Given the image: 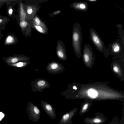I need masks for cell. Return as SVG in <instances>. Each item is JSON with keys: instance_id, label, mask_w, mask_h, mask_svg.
<instances>
[{"instance_id": "cell-1", "label": "cell", "mask_w": 124, "mask_h": 124, "mask_svg": "<svg viewBox=\"0 0 124 124\" xmlns=\"http://www.w3.org/2000/svg\"><path fill=\"white\" fill-rule=\"evenodd\" d=\"M77 89H72L69 98L93 101L119 100L124 101V93L114 90L106 84L94 83L76 84Z\"/></svg>"}, {"instance_id": "cell-2", "label": "cell", "mask_w": 124, "mask_h": 124, "mask_svg": "<svg viewBox=\"0 0 124 124\" xmlns=\"http://www.w3.org/2000/svg\"><path fill=\"white\" fill-rule=\"evenodd\" d=\"M82 39L81 27L79 23H76L72 32V45L75 54L79 58L81 57V55Z\"/></svg>"}, {"instance_id": "cell-3", "label": "cell", "mask_w": 124, "mask_h": 124, "mask_svg": "<svg viewBox=\"0 0 124 124\" xmlns=\"http://www.w3.org/2000/svg\"><path fill=\"white\" fill-rule=\"evenodd\" d=\"M89 32L90 39L96 49L101 52L105 53L108 52L103 41L93 28L90 29Z\"/></svg>"}, {"instance_id": "cell-4", "label": "cell", "mask_w": 124, "mask_h": 124, "mask_svg": "<svg viewBox=\"0 0 124 124\" xmlns=\"http://www.w3.org/2000/svg\"><path fill=\"white\" fill-rule=\"evenodd\" d=\"M83 57L86 66L90 68L93 65L94 57L92 47L89 45L85 44L84 46Z\"/></svg>"}, {"instance_id": "cell-5", "label": "cell", "mask_w": 124, "mask_h": 124, "mask_svg": "<svg viewBox=\"0 0 124 124\" xmlns=\"http://www.w3.org/2000/svg\"><path fill=\"white\" fill-rule=\"evenodd\" d=\"M26 111L29 119L34 122H37L40 118V110L32 101L28 103Z\"/></svg>"}, {"instance_id": "cell-6", "label": "cell", "mask_w": 124, "mask_h": 124, "mask_svg": "<svg viewBox=\"0 0 124 124\" xmlns=\"http://www.w3.org/2000/svg\"><path fill=\"white\" fill-rule=\"evenodd\" d=\"M30 83L31 90L34 92L42 93L46 88H50L51 85L46 80L40 78L31 81Z\"/></svg>"}, {"instance_id": "cell-7", "label": "cell", "mask_w": 124, "mask_h": 124, "mask_svg": "<svg viewBox=\"0 0 124 124\" xmlns=\"http://www.w3.org/2000/svg\"><path fill=\"white\" fill-rule=\"evenodd\" d=\"M46 69L48 73L56 74L62 72L65 69L61 63L53 61L48 63L46 66Z\"/></svg>"}, {"instance_id": "cell-8", "label": "cell", "mask_w": 124, "mask_h": 124, "mask_svg": "<svg viewBox=\"0 0 124 124\" xmlns=\"http://www.w3.org/2000/svg\"><path fill=\"white\" fill-rule=\"evenodd\" d=\"M95 114L93 117L85 118L84 122L86 124H103L106 122L107 119L102 114L97 112Z\"/></svg>"}, {"instance_id": "cell-9", "label": "cell", "mask_w": 124, "mask_h": 124, "mask_svg": "<svg viewBox=\"0 0 124 124\" xmlns=\"http://www.w3.org/2000/svg\"><path fill=\"white\" fill-rule=\"evenodd\" d=\"M7 63H14L20 62L28 61L30 59L28 57L21 54H15L12 56L2 58Z\"/></svg>"}, {"instance_id": "cell-10", "label": "cell", "mask_w": 124, "mask_h": 124, "mask_svg": "<svg viewBox=\"0 0 124 124\" xmlns=\"http://www.w3.org/2000/svg\"><path fill=\"white\" fill-rule=\"evenodd\" d=\"M78 108H75L64 114L59 121V124H72L73 122L72 119L77 113Z\"/></svg>"}, {"instance_id": "cell-11", "label": "cell", "mask_w": 124, "mask_h": 124, "mask_svg": "<svg viewBox=\"0 0 124 124\" xmlns=\"http://www.w3.org/2000/svg\"><path fill=\"white\" fill-rule=\"evenodd\" d=\"M108 46V51H110L113 54H118L124 52V46L122 45L119 39H117Z\"/></svg>"}, {"instance_id": "cell-12", "label": "cell", "mask_w": 124, "mask_h": 124, "mask_svg": "<svg viewBox=\"0 0 124 124\" xmlns=\"http://www.w3.org/2000/svg\"><path fill=\"white\" fill-rule=\"evenodd\" d=\"M40 105L44 111L48 116L52 119H55L56 113L51 105L47 102L43 101H41Z\"/></svg>"}, {"instance_id": "cell-13", "label": "cell", "mask_w": 124, "mask_h": 124, "mask_svg": "<svg viewBox=\"0 0 124 124\" xmlns=\"http://www.w3.org/2000/svg\"><path fill=\"white\" fill-rule=\"evenodd\" d=\"M71 6L75 10L81 12H85L88 10V4L85 2H75L72 4Z\"/></svg>"}, {"instance_id": "cell-14", "label": "cell", "mask_w": 124, "mask_h": 124, "mask_svg": "<svg viewBox=\"0 0 124 124\" xmlns=\"http://www.w3.org/2000/svg\"><path fill=\"white\" fill-rule=\"evenodd\" d=\"M18 41L16 35L14 33H11L6 36L4 42V45L5 46L14 45L17 43Z\"/></svg>"}, {"instance_id": "cell-15", "label": "cell", "mask_w": 124, "mask_h": 124, "mask_svg": "<svg viewBox=\"0 0 124 124\" xmlns=\"http://www.w3.org/2000/svg\"><path fill=\"white\" fill-rule=\"evenodd\" d=\"M93 101L86 100L82 103L79 112V114L82 116L87 112L90 109Z\"/></svg>"}, {"instance_id": "cell-16", "label": "cell", "mask_w": 124, "mask_h": 124, "mask_svg": "<svg viewBox=\"0 0 124 124\" xmlns=\"http://www.w3.org/2000/svg\"><path fill=\"white\" fill-rule=\"evenodd\" d=\"M30 61L20 62L14 63H7L9 66L16 68L22 69L27 66L30 63Z\"/></svg>"}, {"instance_id": "cell-17", "label": "cell", "mask_w": 124, "mask_h": 124, "mask_svg": "<svg viewBox=\"0 0 124 124\" xmlns=\"http://www.w3.org/2000/svg\"><path fill=\"white\" fill-rule=\"evenodd\" d=\"M5 4L7 6V13L8 16L14 19L15 17V12L14 8V5L10 4L9 1H7Z\"/></svg>"}, {"instance_id": "cell-18", "label": "cell", "mask_w": 124, "mask_h": 124, "mask_svg": "<svg viewBox=\"0 0 124 124\" xmlns=\"http://www.w3.org/2000/svg\"><path fill=\"white\" fill-rule=\"evenodd\" d=\"M10 21L9 18L6 16H3L0 18V31L5 29L6 25Z\"/></svg>"}, {"instance_id": "cell-19", "label": "cell", "mask_w": 124, "mask_h": 124, "mask_svg": "<svg viewBox=\"0 0 124 124\" xmlns=\"http://www.w3.org/2000/svg\"><path fill=\"white\" fill-rule=\"evenodd\" d=\"M113 70L114 72L119 77H122L123 75L122 69L119 64L115 62L112 65Z\"/></svg>"}, {"instance_id": "cell-20", "label": "cell", "mask_w": 124, "mask_h": 124, "mask_svg": "<svg viewBox=\"0 0 124 124\" xmlns=\"http://www.w3.org/2000/svg\"><path fill=\"white\" fill-rule=\"evenodd\" d=\"M57 55L59 59L63 61H66L67 57L66 53L64 50L62 49H58L56 51Z\"/></svg>"}, {"instance_id": "cell-21", "label": "cell", "mask_w": 124, "mask_h": 124, "mask_svg": "<svg viewBox=\"0 0 124 124\" xmlns=\"http://www.w3.org/2000/svg\"><path fill=\"white\" fill-rule=\"evenodd\" d=\"M116 27L118 29L120 38V42L122 45L124 46V32L123 30V26L119 23L117 24Z\"/></svg>"}, {"instance_id": "cell-22", "label": "cell", "mask_w": 124, "mask_h": 124, "mask_svg": "<svg viewBox=\"0 0 124 124\" xmlns=\"http://www.w3.org/2000/svg\"><path fill=\"white\" fill-rule=\"evenodd\" d=\"M19 25L21 29L26 27L27 25V22L24 21H20L19 22Z\"/></svg>"}, {"instance_id": "cell-23", "label": "cell", "mask_w": 124, "mask_h": 124, "mask_svg": "<svg viewBox=\"0 0 124 124\" xmlns=\"http://www.w3.org/2000/svg\"><path fill=\"white\" fill-rule=\"evenodd\" d=\"M35 27L36 29L39 32L41 33H44V31L42 28L39 25H35Z\"/></svg>"}, {"instance_id": "cell-24", "label": "cell", "mask_w": 124, "mask_h": 124, "mask_svg": "<svg viewBox=\"0 0 124 124\" xmlns=\"http://www.w3.org/2000/svg\"><path fill=\"white\" fill-rule=\"evenodd\" d=\"M35 22L37 25H39L40 23V21L39 19L37 17H36L35 19Z\"/></svg>"}, {"instance_id": "cell-25", "label": "cell", "mask_w": 124, "mask_h": 124, "mask_svg": "<svg viewBox=\"0 0 124 124\" xmlns=\"http://www.w3.org/2000/svg\"><path fill=\"white\" fill-rule=\"evenodd\" d=\"M7 0H0V8L4 4H5Z\"/></svg>"}, {"instance_id": "cell-26", "label": "cell", "mask_w": 124, "mask_h": 124, "mask_svg": "<svg viewBox=\"0 0 124 124\" xmlns=\"http://www.w3.org/2000/svg\"><path fill=\"white\" fill-rule=\"evenodd\" d=\"M33 12V10L32 8H29L27 10V13L28 14H31Z\"/></svg>"}, {"instance_id": "cell-27", "label": "cell", "mask_w": 124, "mask_h": 124, "mask_svg": "<svg viewBox=\"0 0 124 124\" xmlns=\"http://www.w3.org/2000/svg\"><path fill=\"white\" fill-rule=\"evenodd\" d=\"M61 12V11L59 10L56 11H55L54 12L53 14L54 15H56L57 14H59Z\"/></svg>"}, {"instance_id": "cell-28", "label": "cell", "mask_w": 124, "mask_h": 124, "mask_svg": "<svg viewBox=\"0 0 124 124\" xmlns=\"http://www.w3.org/2000/svg\"><path fill=\"white\" fill-rule=\"evenodd\" d=\"M3 35L1 31H0V40L2 39L3 37Z\"/></svg>"}, {"instance_id": "cell-29", "label": "cell", "mask_w": 124, "mask_h": 124, "mask_svg": "<svg viewBox=\"0 0 124 124\" xmlns=\"http://www.w3.org/2000/svg\"><path fill=\"white\" fill-rule=\"evenodd\" d=\"M87 0L88 1H90V2H95V1H96L97 0Z\"/></svg>"}, {"instance_id": "cell-30", "label": "cell", "mask_w": 124, "mask_h": 124, "mask_svg": "<svg viewBox=\"0 0 124 124\" xmlns=\"http://www.w3.org/2000/svg\"><path fill=\"white\" fill-rule=\"evenodd\" d=\"M3 16H2V15H0V18H1V17H3Z\"/></svg>"}]
</instances>
